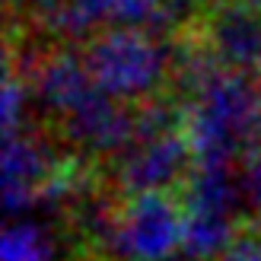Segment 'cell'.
<instances>
[{
    "label": "cell",
    "instance_id": "13",
    "mask_svg": "<svg viewBox=\"0 0 261 261\" xmlns=\"http://www.w3.org/2000/svg\"><path fill=\"white\" fill-rule=\"evenodd\" d=\"M211 7H220V4H236V0H207Z\"/></svg>",
    "mask_w": 261,
    "mask_h": 261
},
{
    "label": "cell",
    "instance_id": "8",
    "mask_svg": "<svg viewBox=\"0 0 261 261\" xmlns=\"http://www.w3.org/2000/svg\"><path fill=\"white\" fill-rule=\"evenodd\" d=\"M64 156L51 150L45 137L22 130L7 137L4 147V207L10 214H22L48 201L51 181L61 172Z\"/></svg>",
    "mask_w": 261,
    "mask_h": 261
},
{
    "label": "cell",
    "instance_id": "9",
    "mask_svg": "<svg viewBox=\"0 0 261 261\" xmlns=\"http://www.w3.org/2000/svg\"><path fill=\"white\" fill-rule=\"evenodd\" d=\"M29 83L38 109H45L58 124L89 106L102 89L86 70V61L73 48H58L42 55L29 67Z\"/></svg>",
    "mask_w": 261,
    "mask_h": 261
},
{
    "label": "cell",
    "instance_id": "6",
    "mask_svg": "<svg viewBox=\"0 0 261 261\" xmlns=\"http://www.w3.org/2000/svg\"><path fill=\"white\" fill-rule=\"evenodd\" d=\"M194 169V153L181 130L153 137H137L130 147L115 160L112 178L124 198L134 194H163L181 188Z\"/></svg>",
    "mask_w": 261,
    "mask_h": 261
},
{
    "label": "cell",
    "instance_id": "15",
    "mask_svg": "<svg viewBox=\"0 0 261 261\" xmlns=\"http://www.w3.org/2000/svg\"><path fill=\"white\" fill-rule=\"evenodd\" d=\"M252 4H258V7H261V0H252Z\"/></svg>",
    "mask_w": 261,
    "mask_h": 261
},
{
    "label": "cell",
    "instance_id": "11",
    "mask_svg": "<svg viewBox=\"0 0 261 261\" xmlns=\"http://www.w3.org/2000/svg\"><path fill=\"white\" fill-rule=\"evenodd\" d=\"M242 194H245V207L252 211V223H255V236L261 239V150L249 156L242 166Z\"/></svg>",
    "mask_w": 261,
    "mask_h": 261
},
{
    "label": "cell",
    "instance_id": "1",
    "mask_svg": "<svg viewBox=\"0 0 261 261\" xmlns=\"http://www.w3.org/2000/svg\"><path fill=\"white\" fill-rule=\"evenodd\" d=\"M181 134L201 166H232L261 150V76L220 70L181 106Z\"/></svg>",
    "mask_w": 261,
    "mask_h": 261
},
{
    "label": "cell",
    "instance_id": "10",
    "mask_svg": "<svg viewBox=\"0 0 261 261\" xmlns=\"http://www.w3.org/2000/svg\"><path fill=\"white\" fill-rule=\"evenodd\" d=\"M0 261H58V242L35 220H13L0 236Z\"/></svg>",
    "mask_w": 261,
    "mask_h": 261
},
{
    "label": "cell",
    "instance_id": "4",
    "mask_svg": "<svg viewBox=\"0 0 261 261\" xmlns=\"http://www.w3.org/2000/svg\"><path fill=\"white\" fill-rule=\"evenodd\" d=\"M185 249V211L178 194H134L115 204L102 252L118 261H175Z\"/></svg>",
    "mask_w": 261,
    "mask_h": 261
},
{
    "label": "cell",
    "instance_id": "14",
    "mask_svg": "<svg viewBox=\"0 0 261 261\" xmlns=\"http://www.w3.org/2000/svg\"><path fill=\"white\" fill-rule=\"evenodd\" d=\"M45 4H51V0H35V10H38V7H45Z\"/></svg>",
    "mask_w": 261,
    "mask_h": 261
},
{
    "label": "cell",
    "instance_id": "12",
    "mask_svg": "<svg viewBox=\"0 0 261 261\" xmlns=\"http://www.w3.org/2000/svg\"><path fill=\"white\" fill-rule=\"evenodd\" d=\"M223 261H261V239L258 236H242Z\"/></svg>",
    "mask_w": 261,
    "mask_h": 261
},
{
    "label": "cell",
    "instance_id": "3",
    "mask_svg": "<svg viewBox=\"0 0 261 261\" xmlns=\"http://www.w3.org/2000/svg\"><path fill=\"white\" fill-rule=\"evenodd\" d=\"M181 211H185V249L188 261H223L239 236V211L245 204L242 175L232 166H201L194 163L191 175L181 185Z\"/></svg>",
    "mask_w": 261,
    "mask_h": 261
},
{
    "label": "cell",
    "instance_id": "2",
    "mask_svg": "<svg viewBox=\"0 0 261 261\" xmlns=\"http://www.w3.org/2000/svg\"><path fill=\"white\" fill-rule=\"evenodd\" d=\"M89 76L109 99L121 106H147L172 80V42L150 29H109L83 45Z\"/></svg>",
    "mask_w": 261,
    "mask_h": 261
},
{
    "label": "cell",
    "instance_id": "5",
    "mask_svg": "<svg viewBox=\"0 0 261 261\" xmlns=\"http://www.w3.org/2000/svg\"><path fill=\"white\" fill-rule=\"evenodd\" d=\"M35 13L48 32L64 38H93L109 29L169 35L185 32L188 0H51Z\"/></svg>",
    "mask_w": 261,
    "mask_h": 261
},
{
    "label": "cell",
    "instance_id": "7",
    "mask_svg": "<svg viewBox=\"0 0 261 261\" xmlns=\"http://www.w3.org/2000/svg\"><path fill=\"white\" fill-rule=\"evenodd\" d=\"M201 42L229 73L261 76V7L252 0L211 7L201 19Z\"/></svg>",
    "mask_w": 261,
    "mask_h": 261
}]
</instances>
